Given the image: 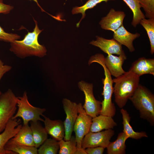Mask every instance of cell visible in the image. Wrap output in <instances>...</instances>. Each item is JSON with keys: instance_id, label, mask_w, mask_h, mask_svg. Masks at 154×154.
Returning a JSON list of instances; mask_svg holds the SVG:
<instances>
[{"instance_id": "6da1fadb", "label": "cell", "mask_w": 154, "mask_h": 154, "mask_svg": "<svg viewBox=\"0 0 154 154\" xmlns=\"http://www.w3.org/2000/svg\"><path fill=\"white\" fill-rule=\"evenodd\" d=\"M33 19L35 26L33 31L28 32L22 40H16L10 43V50L21 58L33 56L42 57L46 54L45 47L40 44L38 40L42 30L39 29L37 21Z\"/></svg>"}, {"instance_id": "7a4b0ae2", "label": "cell", "mask_w": 154, "mask_h": 154, "mask_svg": "<svg viewBox=\"0 0 154 154\" xmlns=\"http://www.w3.org/2000/svg\"><path fill=\"white\" fill-rule=\"evenodd\" d=\"M139 77L129 70L113 79L115 101L119 108H123L133 94L139 84Z\"/></svg>"}, {"instance_id": "3957f363", "label": "cell", "mask_w": 154, "mask_h": 154, "mask_svg": "<svg viewBox=\"0 0 154 154\" xmlns=\"http://www.w3.org/2000/svg\"><path fill=\"white\" fill-rule=\"evenodd\" d=\"M105 57L103 55L98 53L92 56L89 59V65L96 62L100 64L103 68L105 76L102 79L103 90L102 95L104 100L101 102V108L100 114L113 117L116 112L114 104L112 102V96L114 93V83L111 75L106 66L104 62Z\"/></svg>"}, {"instance_id": "277c9868", "label": "cell", "mask_w": 154, "mask_h": 154, "mask_svg": "<svg viewBox=\"0 0 154 154\" xmlns=\"http://www.w3.org/2000/svg\"><path fill=\"white\" fill-rule=\"evenodd\" d=\"M129 100L139 112L140 117L154 124V95L145 87L139 84Z\"/></svg>"}, {"instance_id": "5b68a950", "label": "cell", "mask_w": 154, "mask_h": 154, "mask_svg": "<svg viewBox=\"0 0 154 154\" xmlns=\"http://www.w3.org/2000/svg\"><path fill=\"white\" fill-rule=\"evenodd\" d=\"M17 106L18 107V110L12 119L21 118L23 125L29 124V122L31 121H43L44 119L40 117V116H42L46 109L34 107L31 104L28 100L26 91L24 92L22 96L17 97Z\"/></svg>"}, {"instance_id": "8992f818", "label": "cell", "mask_w": 154, "mask_h": 154, "mask_svg": "<svg viewBox=\"0 0 154 154\" xmlns=\"http://www.w3.org/2000/svg\"><path fill=\"white\" fill-rule=\"evenodd\" d=\"M78 105V115L73 128L77 143L76 154H87L82 147V143L84 136L90 131L92 117L86 114L81 103Z\"/></svg>"}, {"instance_id": "52a82bcc", "label": "cell", "mask_w": 154, "mask_h": 154, "mask_svg": "<svg viewBox=\"0 0 154 154\" xmlns=\"http://www.w3.org/2000/svg\"><path fill=\"white\" fill-rule=\"evenodd\" d=\"M17 99L10 89L2 93L0 97V133L4 131L7 123L15 113Z\"/></svg>"}, {"instance_id": "ba28073f", "label": "cell", "mask_w": 154, "mask_h": 154, "mask_svg": "<svg viewBox=\"0 0 154 154\" xmlns=\"http://www.w3.org/2000/svg\"><path fill=\"white\" fill-rule=\"evenodd\" d=\"M78 85L84 94L85 102L82 106L86 114L92 118L100 114L101 102L96 100L94 97L93 84L82 80Z\"/></svg>"}, {"instance_id": "9c48e42d", "label": "cell", "mask_w": 154, "mask_h": 154, "mask_svg": "<svg viewBox=\"0 0 154 154\" xmlns=\"http://www.w3.org/2000/svg\"><path fill=\"white\" fill-rule=\"evenodd\" d=\"M114 134V131L112 129L96 132L89 131L83 139L82 147L84 149L97 147H102L105 148L108 146Z\"/></svg>"}, {"instance_id": "30bf717a", "label": "cell", "mask_w": 154, "mask_h": 154, "mask_svg": "<svg viewBox=\"0 0 154 154\" xmlns=\"http://www.w3.org/2000/svg\"><path fill=\"white\" fill-rule=\"evenodd\" d=\"M62 103L64 110L66 115L63 122L65 130L64 140H69L73 131V127L78 115V105L76 103L66 98H64Z\"/></svg>"}, {"instance_id": "8fae6325", "label": "cell", "mask_w": 154, "mask_h": 154, "mask_svg": "<svg viewBox=\"0 0 154 154\" xmlns=\"http://www.w3.org/2000/svg\"><path fill=\"white\" fill-rule=\"evenodd\" d=\"M21 119H11L7 124L4 131L0 133V154H16L11 151L5 149V146L11 138L18 132L22 126Z\"/></svg>"}, {"instance_id": "7c38bea8", "label": "cell", "mask_w": 154, "mask_h": 154, "mask_svg": "<svg viewBox=\"0 0 154 154\" xmlns=\"http://www.w3.org/2000/svg\"><path fill=\"white\" fill-rule=\"evenodd\" d=\"M125 15L124 12L112 8L106 16L102 18L99 24L102 29L114 32L123 25Z\"/></svg>"}, {"instance_id": "4fadbf2b", "label": "cell", "mask_w": 154, "mask_h": 154, "mask_svg": "<svg viewBox=\"0 0 154 154\" xmlns=\"http://www.w3.org/2000/svg\"><path fill=\"white\" fill-rule=\"evenodd\" d=\"M96 39L89 44L99 48L108 55L116 54L119 55L125 54L122 45L114 38L108 39L96 36Z\"/></svg>"}, {"instance_id": "5bb4252c", "label": "cell", "mask_w": 154, "mask_h": 154, "mask_svg": "<svg viewBox=\"0 0 154 154\" xmlns=\"http://www.w3.org/2000/svg\"><path fill=\"white\" fill-rule=\"evenodd\" d=\"M44 128L52 138L59 141L63 139L65 130L63 122L60 119L52 120L43 115Z\"/></svg>"}, {"instance_id": "9a60e30c", "label": "cell", "mask_w": 154, "mask_h": 154, "mask_svg": "<svg viewBox=\"0 0 154 154\" xmlns=\"http://www.w3.org/2000/svg\"><path fill=\"white\" fill-rule=\"evenodd\" d=\"M105 58L104 62L111 75L117 78L124 74L125 72L122 66L127 57L125 54L116 56L112 54L108 55Z\"/></svg>"}, {"instance_id": "2e32d148", "label": "cell", "mask_w": 154, "mask_h": 154, "mask_svg": "<svg viewBox=\"0 0 154 154\" xmlns=\"http://www.w3.org/2000/svg\"><path fill=\"white\" fill-rule=\"evenodd\" d=\"M140 35L137 33L133 34L129 32L123 25L114 32L113 38L122 45L126 46L130 52H132L135 50L133 41Z\"/></svg>"}, {"instance_id": "e0dca14e", "label": "cell", "mask_w": 154, "mask_h": 154, "mask_svg": "<svg viewBox=\"0 0 154 154\" xmlns=\"http://www.w3.org/2000/svg\"><path fill=\"white\" fill-rule=\"evenodd\" d=\"M129 70L139 77L146 74L154 75V59L140 58L132 63Z\"/></svg>"}, {"instance_id": "ac0fdd59", "label": "cell", "mask_w": 154, "mask_h": 154, "mask_svg": "<svg viewBox=\"0 0 154 154\" xmlns=\"http://www.w3.org/2000/svg\"><path fill=\"white\" fill-rule=\"evenodd\" d=\"M117 123L111 116L99 114L92 118L90 131L96 132L104 129H113Z\"/></svg>"}, {"instance_id": "d6986e66", "label": "cell", "mask_w": 154, "mask_h": 154, "mask_svg": "<svg viewBox=\"0 0 154 154\" xmlns=\"http://www.w3.org/2000/svg\"><path fill=\"white\" fill-rule=\"evenodd\" d=\"M120 112L122 116L123 132L128 138L138 139L142 137H148L145 131L136 132L133 130L130 124L131 117L125 110L122 108L120 110Z\"/></svg>"}, {"instance_id": "ffe728a7", "label": "cell", "mask_w": 154, "mask_h": 154, "mask_svg": "<svg viewBox=\"0 0 154 154\" xmlns=\"http://www.w3.org/2000/svg\"><path fill=\"white\" fill-rule=\"evenodd\" d=\"M11 139L20 144L35 147L32 131L29 124L23 125L18 132Z\"/></svg>"}, {"instance_id": "44dd1931", "label": "cell", "mask_w": 154, "mask_h": 154, "mask_svg": "<svg viewBox=\"0 0 154 154\" xmlns=\"http://www.w3.org/2000/svg\"><path fill=\"white\" fill-rule=\"evenodd\" d=\"M35 147L38 148L48 138V134L40 121H30Z\"/></svg>"}, {"instance_id": "7402d4cb", "label": "cell", "mask_w": 154, "mask_h": 154, "mask_svg": "<svg viewBox=\"0 0 154 154\" xmlns=\"http://www.w3.org/2000/svg\"><path fill=\"white\" fill-rule=\"evenodd\" d=\"M128 137L123 132L120 133L116 139L112 142H110L107 148L108 154H125V153L126 145L125 141Z\"/></svg>"}, {"instance_id": "603a6c76", "label": "cell", "mask_w": 154, "mask_h": 154, "mask_svg": "<svg viewBox=\"0 0 154 154\" xmlns=\"http://www.w3.org/2000/svg\"><path fill=\"white\" fill-rule=\"evenodd\" d=\"M4 148L6 150L13 151L16 154H38V148L36 147L20 144L11 138L6 143Z\"/></svg>"}, {"instance_id": "cb8c5ba5", "label": "cell", "mask_w": 154, "mask_h": 154, "mask_svg": "<svg viewBox=\"0 0 154 154\" xmlns=\"http://www.w3.org/2000/svg\"><path fill=\"white\" fill-rule=\"evenodd\" d=\"M129 7L133 13L131 25L134 27L139 24L141 20L145 18L141 10V6L137 0H123Z\"/></svg>"}, {"instance_id": "d4e9b609", "label": "cell", "mask_w": 154, "mask_h": 154, "mask_svg": "<svg viewBox=\"0 0 154 154\" xmlns=\"http://www.w3.org/2000/svg\"><path fill=\"white\" fill-rule=\"evenodd\" d=\"M38 149V154H56L58 151V141L53 138H47Z\"/></svg>"}, {"instance_id": "484cf974", "label": "cell", "mask_w": 154, "mask_h": 154, "mask_svg": "<svg viewBox=\"0 0 154 154\" xmlns=\"http://www.w3.org/2000/svg\"><path fill=\"white\" fill-rule=\"evenodd\" d=\"M59 154H76V151L77 143L75 136H72L68 141L62 139L59 141Z\"/></svg>"}, {"instance_id": "4316f807", "label": "cell", "mask_w": 154, "mask_h": 154, "mask_svg": "<svg viewBox=\"0 0 154 154\" xmlns=\"http://www.w3.org/2000/svg\"><path fill=\"white\" fill-rule=\"evenodd\" d=\"M114 0H88L82 6H76L73 7L72 11V14L81 13L82 15L81 19L76 25V27H79L81 21L85 18L86 16L85 11L87 10L93 8L98 4L102 2H107L109 1Z\"/></svg>"}, {"instance_id": "83f0119b", "label": "cell", "mask_w": 154, "mask_h": 154, "mask_svg": "<svg viewBox=\"0 0 154 154\" xmlns=\"http://www.w3.org/2000/svg\"><path fill=\"white\" fill-rule=\"evenodd\" d=\"M139 23L146 31L149 37L151 46L150 53H154V18L141 19Z\"/></svg>"}, {"instance_id": "f1b7e54d", "label": "cell", "mask_w": 154, "mask_h": 154, "mask_svg": "<svg viewBox=\"0 0 154 154\" xmlns=\"http://www.w3.org/2000/svg\"><path fill=\"white\" fill-rule=\"evenodd\" d=\"M137 0L145 12V17L148 19L154 18V0Z\"/></svg>"}, {"instance_id": "f546056e", "label": "cell", "mask_w": 154, "mask_h": 154, "mask_svg": "<svg viewBox=\"0 0 154 154\" xmlns=\"http://www.w3.org/2000/svg\"><path fill=\"white\" fill-rule=\"evenodd\" d=\"M20 38V36L17 34L5 32L0 26V40L11 43Z\"/></svg>"}, {"instance_id": "4dcf8cb0", "label": "cell", "mask_w": 154, "mask_h": 154, "mask_svg": "<svg viewBox=\"0 0 154 154\" xmlns=\"http://www.w3.org/2000/svg\"><path fill=\"white\" fill-rule=\"evenodd\" d=\"M11 69L12 67L10 66L5 64L3 62L0 60V82L3 76ZM2 94L0 90V97Z\"/></svg>"}, {"instance_id": "1f68e13d", "label": "cell", "mask_w": 154, "mask_h": 154, "mask_svg": "<svg viewBox=\"0 0 154 154\" xmlns=\"http://www.w3.org/2000/svg\"><path fill=\"white\" fill-rule=\"evenodd\" d=\"M105 148L102 147H88L85 149L87 154H102Z\"/></svg>"}, {"instance_id": "d6a6232c", "label": "cell", "mask_w": 154, "mask_h": 154, "mask_svg": "<svg viewBox=\"0 0 154 154\" xmlns=\"http://www.w3.org/2000/svg\"><path fill=\"white\" fill-rule=\"evenodd\" d=\"M3 0H0V13L8 14L13 8V7L4 4Z\"/></svg>"}, {"instance_id": "836d02e7", "label": "cell", "mask_w": 154, "mask_h": 154, "mask_svg": "<svg viewBox=\"0 0 154 154\" xmlns=\"http://www.w3.org/2000/svg\"><path fill=\"white\" fill-rule=\"evenodd\" d=\"M31 0V1L33 0L36 3L37 5L40 8L42 11L46 12L45 11L44 9H43L42 8V7L40 6V5L39 4L37 0Z\"/></svg>"}, {"instance_id": "e575fe53", "label": "cell", "mask_w": 154, "mask_h": 154, "mask_svg": "<svg viewBox=\"0 0 154 154\" xmlns=\"http://www.w3.org/2000/svg\"><path fill=\"white\" fill-rule=\"evenodd\" d=\"M80 1H82V0H80Z\"/></svg>"}]
</instances>
